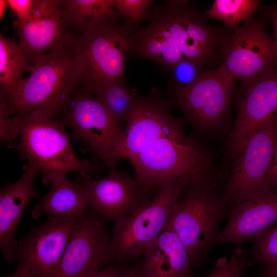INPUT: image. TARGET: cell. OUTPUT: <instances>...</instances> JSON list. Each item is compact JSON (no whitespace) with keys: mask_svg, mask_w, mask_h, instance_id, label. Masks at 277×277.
<instances>
[{"mask_svg":"<svg viewBox=\"0 0 277 277\" xmlns=\"http://www.w3.org/2000/svg\"><path fill=\"white\" fill-rule=\"evenodd\" d=\"M165 2L149 8L148 24L133 35L128 55L151 60L165 72L184 61L204 68L221 61V49L233 29L208 25L206 14L189 1Z\"/></svg>","mask_w":277,"mask_h":277,"instance_id":"1","label":"cell"},{"mask_svg":"<svg viewBox=\"0 0 277 277\" xmlns=\"http://www.w3.org/2000/svg\"><path fill=\"white\" fill-rule=\"evenodd\" d=\"M185 120L126 158L135 180L148 196L156 194L168 181L188 176L190 184L216 189L222 179L207 149L185 132Z\"/></svg>","mask_w":277,"mask_h":277,"instance_id":"2","label":"cell"},{"mask_svg":"<svg viewBox=\"0 0 277 277\" xmlns=\"http://www.w3.org/2000/svg\"><path fill=\"white\" fill-rule=\"evenodd\" d=\"M70 43L42 55L29 76L7 94L11 115L39 111L57 118L62 114L81 84Z\"/></svg>","mask_w":277,"mask_h":277,"instance_id":"3","label":"cell"},{"mask_svg":"<svg viewBox=\"0 0 277 277\" xmlns=\"http://www.w3.org/2000/svg\"><path fill=\"white\" fill-rule=\"evenodd\" d=\"M19 142L16 148L40 172L44 184H54L67 180V174L83 171L90 175L98 166L88 160L80 159L74 152L65 124L39 111L18 116Z\"/></svg>","mask_w":277,"mask_h":277,"instance_id":"4","label":"cell"},{"mask_svg":"<svg viewBox=\"0 0 277 277\" xmlns=\"http://www.w3.org/2000/svg\"><path fill=\"white\" fill-rule=\"evenodd\" d=\"M190 183L186 176L168 181L153 200L114 221L109 245L113 263H128L143 254L166 229L175 204Z\"/></svg>","mask_w":277,"mask_h":277,"instance_id":"5","label":"cell"},{"mask_svg":"<svg viewBox=\"0 0 277 277\" xmlns=\"http://www.w3.org/2000/svg\"><path fill=\"white\" fill-rule=\"evenodd\" d=\"M140 30L125 21L72 35L70 44L83 88L126 82V56Z\"/></svg>","mask_w":277,"mask_h":277,"instance_id":"6","label":"cell"},{"mask_svg":"<svg viewBox=\"0 0 277 277\" xmlns=\"http://www.w3.org/2000/svg\"><path fill=\"white\" fill-rule=\"evenodd\" d=\"M229 206L215 189L190 184L175 204L166 229L173 231L186 247L193 267H199L215 242Z\"/></svg>","mask_w":277,"mask_h":277,"instance_id":"7","label":"cell"},{"mask_svg":"<svg viewBox=\"0 0 277 277\" xmlns=\"http://www.w3.org/2000/svg\"><path fill=\"white\" fill-rule=\"evenodd\" d=\"M276 150L277 113L250 138L238 156L221 194L229 207L277 192L273 168Z\"/></svg>","mask_w":277,"mask_h":277,"instance_id":"8","label":"cell"},{"mask_svg":"<svg viewBox=\"0 0 277 277\" xmlns=\"http://www.w3.org/2000/svg\"><path fill=\"white\" fill-rule=\"evenodd\" d=\"M234 77L220 65L205 69L192 84L169 87L167 101L179 108L197 132L213 130L229 115L237 87Z\"/></svg>","mask_w":277,"mask_h":277,"instance_id":"9","label":"cell"},{"mask_svg":"<svg viewBox=\"0 0 277 277\" xmlns=\"http://www.w3.org/2000/svg\"><path fill=\"white\" fill-rule=\"evenodd\" d=\"M72 129V136L82 142L84 151L112 168L121 159L125 139L122 126L91 93L76 90L60 120Z\"/></svg>","mask_w":277,"mask_h":277,"instance_id":"10","label":"cell"},{"mask_svg":"<svg viewBox=\"0 0 277 277\" xmlns=\"http://www.w3.org/2000/svg\"><path fill=\"white\" fill-rule=\"evenodd\" d=\"M237 115L228 142L229 155L239 156L250 138L277 113V65L240 82Z\"/></svg>","mask_w":277,"mask_h":277,"instance_id":"11","label":"cell"},{"mask_svg":"<svg viewBox=\"0 0 277 277\" xmlns=\"http://www.w3.org/2000/svg\"><path fill=\"white\" fill-rule=\"evenodd\" d=\"M267 21L262 14L247 18L221 49L220 64L240 82L277 65V44L266 31Z\"/></svg>","mask_w":277,"mask_h":277,"instance_id":"12","label":"cell"},{"mask_svg":"<svg viewBox=\"0 0 277 277\" xmlns=\"http://www.w3.org/2000/svg\"><path fill=\"white\" fill-rule=\"evenodd\" d=\"M77 220L49 216L18 242L15 272L34 277H55Z\"/></svg>","mask_w":277,"mask_h":277,"instance_id":"13","label":"cell"},{"mask_svg":"<svg viewBox=\"0 0 277 277\" xmlns=\"http://www.w3.org/2000/svg\"><path fill=\"white\" fill-rule=\"evenodd\" d=\"M110 241L105 221L88 208L71 233L55 277H88L112 264Z\"/></svg>","mask_w":277,"mask_h":277,"instance_id":"14","label":"cell"},{"mask_svg":"<svg viewBox=\"0 0 277 277\" xmlns=\"http://www.w3.org/2000/svg\"><path fill=\"white\" fill-rule=\"evenodd\" d=\"M78 172L76 181L86 189L90 205L105 221L128 215L150 200L135 179L115 167L102 179Z\"/></svg>","mask_w":277,"mask_h":277,"instance_id":"15","label":"cell"},{"mask_svg":"<svg viewBox=\"0 0 277 277\" xmlns=\"http://www.w3.org/2000/svg\"><path fill=\"white\" fill-rule=\"evenodd\" d=\"M170 107L155 86L146 96L138 94L125 121V139L121 159L136 153L181 121V118L173 115Z\"/></svg>","mask_w":277,"mask_h":277,"instance_id":"16","label":"cell"},{"mask_svg":"<svg viewBox=\"0 0 277 277\" xmlns=\"http://www.w3.org/2000/svg\"><path fill=\"white\" fill-rule=\"evenodd\" d=\"M12 24L19 45L33 65L43 54L71 41L72 35L66 30L60 1L37 0L28 19L21 21L15 18Z\"/></svg>","mask_w":277,"mask_h":277,"instance_id":"17","label":"cell"},{"mask_svg":"<svg viewBox=\"0 0 277 277\" xmlns=\"http://www.w3.org/2000/svg\"><path fill=\"white\" fill-rule=\"evenodd\" d=\"M23 168L16 182L7 183L0 189V251L9 263L15 261L18 244L15 234L22 215L29 203L41 196L34 184L38 170L29 163Z\"/></svg>","mask_w":277,"mask_h":277,"instance_id":"18","label":"cell"},{"mask_svg":"<svg viewBox=\"0 0 277 277\" xmlns=\"http://www.w3.org/2000/svg\"><path fill=\"white\" fill-rule=\"evenodd\" d=\"M277 222V192L245 201L231 208L215 242L241 245Z\"/></svg>","mask_w":277,"mask_h":277,"instance_id":"19","label":"cell"},{"mask_svg":"<svg viewBox=\"0 0 277 277\" xmlns=\"http://www.w3.org/2000/svg\"><path fill=\"white\" fill-rule=\"evenodd\" d=\"M139 264L142 277H192V262L177 235L165 229L148 247Z\"/></svg>","mask_w":277,"mask_h":277,"instance_id":"20","label":"cell"},{"mask_svg":"<svg viewBox=\"0 0 277 277\" xmlns=\"http://www.w3.org/2000/svg\"><path fill=\"white\" fill-rule=\"evenodd\" d=\"M90 205L86 189L76 181L67 180L51 185L50 191L33 207L31 216L39 218L47 214L51 217H67L77 220Z\"/></svg>","mask_w":277,"mask_h":277,"instance_id":"21","label":"cell"},{"mask_svg":"<svg viewBox=\"0 0 277 277\" xmlns=\"http://www.w3.org/2000/svg\"><path fill=\"white\" fill-rule=\"evenodd\" d=\"M60 7L66 26L78 33L115 23L118 16L112 0H63Z\"/></svg>","mask_w":277,"mask_h":277,"instance_id":"22","label":"cell"},{"mask_svg":"<svg viewBox=\"0 0 277 277\" xmlns=\"http://www.w3.org/2000/svg\"><path fill=\"white\" fill-rule=\"evenodd\" d=\"M33 67L18 43L0 34L1 88L10 93Z\"/></svg>","mask_w":277,"mask_h":277,"instance_id":"23","label":"cell"},{"mask_svg":"<svg viewBox=\"0 0 277 277\" xmlns=\"http://www.w3.org/2000/svg\"><path fill=\"white\" fill-rule=\"evenodd\" d=\"M84 89L93 94L122 126L138 94L136 89L127 87L126 82L107 83Z\"/></svg>","mask_w":277,"mask_h":277,"instance_id":"24","label":"cell"},{"mask_svg":"<svg viewBox=\"0 0 277 277\" xmlns=\"http://www.w3.org/2000/svg\"><path fill=\"white\" fill-rule=\"evenodd\" d=\"M261 3L259 0H215L205 14L207 17L222 21L226 28L235 29L241 21L253 16Z\"/></svg>","mask_w":277,"mask_h":277,"instance_id":"25","label":"cell"},{"mask_svg":"<svg viewBox=\"0 0 277 277\" xmlns=\"http://www.w3.org/2000/svg\"><path fill=\"white\" fill-rule=\"evenodd\" d=\"M11 115L7 93L0 88V142L10 148L15 146L13 142L19 137L21 129L19 116Z\"/></svg>","mask_w":277,"mask_h":277,"instance_id":"26","label":"cell"},{"mask_svg":"<svg viewBox=\"0 0 277 277\" xmlns=\"http://www.w3.org/2000/svg\"><path fill=\"white\" fill-rule=\"evenodd\" d=\"M251 252L262 265L277 262V222L253 239Z\"/></svg>","mask_w":277,"mask_h":277,"instance_id":"27","label":"cell"},{"mask_svg":"<svg viewBox=\"0 0 277 277\" xmlns=\"http://www.w3.org/2000/svg\"><path fill=\"white\" fill-rule=\"evenodd\" d=\"M249 263V255L242 248L237 247L229 259H218L206 277H243Z\"/></svg>","mask_w":277,"mask_h":277,"instance_id":"28","label":"cell"},{"mask_svg":"<svg viewBox=\"0 0 277 277\" xmlns=\"http://www.w3.org/2000/svg\"><path fill=\"white\" fill-rule=\"evenodd\" d=\"M118 15L125 22L139 29L142 21L146 19L152 0H112Z\"/></svg>","mask_w":277,"mask_h":277,"instance_id":"29","label":"cell"},{"mask_svg":"<svg viewBox=\"0 0 277 277\" xmlns=\"http://www.w3.org/2000/svg\"><path fill=\"white\" fill-rule=\"evenodd\" d=\"M192 61H184L172 67L169 74V87H185L194 83L205 69Z\"/></svg>","mask_w":277,"mask_h":277,"instance_id":"30","label":"cell"},{"mask_svg":"<svg viewBox=\"0 0 277 277\" xmlns=\"http://www.w3.org/2000/svg\"><path fill=\"white\" fill-rule=\"evenodd\" d=\"M37 0H8L12 13L19 21H25L31 15Z\"/></svg>","mask_w":277,"mask_h":277,"instance_id":"31","label":"cell"},{"mask_svg":"<svg viewBox=\"0 0 277 277\" xmlns=\"http://www.w3.org/2000/svg\"><path fill=\"white\" fill-rule=\"evenodd\" d=\"M128 265V263L108 264L88 277H120L122 273Z\"/></svg>","mask_w":277,"mask_h":277,"instance_id":"32","label":"cell"},{"mask_svg":"<svg viewBox=\"0 0 277 277\" xmlns=\"http://www.w3.org/2000/svg\"><path fill=\"white\" fill-rule=\"evenodd\" d=\"M263 15L268 21L271 22L274 29V40L277 44V2L261 8Z\"/></svg>","mask_w":277,"mask_h":277,"instance_id":"33","label":"cell"},{"mask_svg":"<svg viewBox=\"0 0 277 277\" xmlns=\"http://www.w3.org/2000/svg\"><path fill=\"white\" fill-rule=\"evenodd\" d=\"M260 277H277V262L262 265Z\"/></svg>","mask_w":277,"mask_h":277,"instance_id":"34","label":"cell"},{"mask_svg":"<svg viewBox=\"0 0 277 277\" xmlns=\"http://www.w3.org/2000/svg\"><path fill=\"white\" fill-rule=\"evenodd\" d=\"M120 277H142L139 265H130L129 264L124 270Z\"/></svg>","mask_w":277,"mask_h":277,"instance_id":"35","label":"cell"},{"mask_svg":"<svg viewBox=\"0 0 277 277\" xmlns=\"http://www.w3.org/2000/svg\"><path fill=\"white\" fill-rule=\"evenodd\" d=\"M9 7L8 0H0V19L3 18L7 7Z\"/></svg>","mask_w":277,"mask_h":277,"instance_id":"36","label":"cell"},{"mask_svg":"<svg viewBox=\"0 0 277 277\" xmlns=\"http://www.w3.org/2000/svg\"><path fill=\"white\" fill-rule=\"evenodd\" d=\"M3 277H34L28 275L21 274L17 272H14L13 274H8L4 276Z\"/></svg>","mask_w":277,"mask_h":277,"instance_id":"37","label":"cell"},{"mask_svg":"<svg viewBox=\"0 0 277 277\" xmlns=\"http://www.w3.org/2000/svg\"><path fill=\"white\" fill-rule=\"evenodd\" d=\"M273 168H274V172L275 181H276V183L277 185V150H276L274 159Z\"/></svg>","mask_w":277,"mask_h":277,"instance_id":"38","label":"cell"}]
</instances>
